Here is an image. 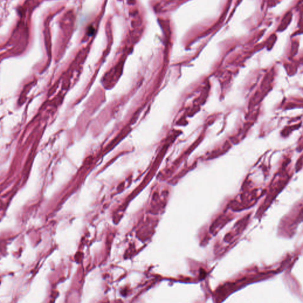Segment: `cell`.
<instances>
[{"instance_id": "cell-1", "label": "cell", "mask_w": 303, "mask_h": 303, "mask_svg": "<svg viewBox=\"0 0 303 303\" xmlns=\"http://www.w3.org/2000/svg\"><path fill=\"white\" fill-rule=\"evenodd\" d=\"M292 14L291 13L288 12L287 13L285 16V17L283 18V20L281 23V24L279 27L280 31H282L286 29V27L288 26V24L290 23L291 20Z\"/></svg>"}]
</instances>
